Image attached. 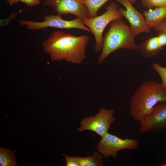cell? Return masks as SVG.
<instances>
[{"instance_id": "603a6c76", "label": "cell", "mask_w": 166, "mask_h": 166, "mask_svg": "<svg viewBox=\"0 0 166 166\" xmlns=\"http://www.w3.org/2000/svg\"><path fill=\"white\" fill-rule=\"evenodd\" d=\"M130 3L133 5L137 1V0H129Z\"/></svg>"}, {"instance_id": "44dd1931", "label": "cell", "mask_w": 166, "mask_h": 166, "mask_svg": "<svg viewBox=\"0 0 166 166\" xmlns=\"http://www.w3.org/2000/svg\"><path fill=\"white\" fill-rule=\"evenodd\" d=\"M62 155L65 157V166H78L77 164L72 160L70 156L65 154H62Z\"/></svg>"}, {"instance_id": "4fadbf2b", "label": "cell", "mask_w": 166, "mask_h": 166, "mask_svg": "<svg viewBox=\"0 0 166 166\" xmlns=\"http://www.w3.org/2000/svg\"><path fill=\"white\" fill-rule=\"evenodd\" d=\"M78 166H101L103 165V156L96 152L90 156L85 157L70 156Z\"/></svg>"}, {"instance_id": "52a82bcc", "label": "cell", "mask_w": 166, "mask_h": 166, "mask_svg": "<svg viewBox=\"0 0 166 166\" xmlns=\"http://www.w3.org/2000/svg\"><path fill=\"white\" fill-rule=\"evenodd\" d=\"M115 111L114 108L107 109L101 108L95 116L83 118L77 130L79 132L86 130L92 131L102 137L108 132L116 119L113 116Z\"/></svg>"}, {"instance_id": "7c38bea8", "label": "cell", "mask_w": 166, "mask_h": 166, "mask_svg": "<svg viewBox=\"0 0 166 166\" xmlns=\"http://www.w3.org/2000/svg\"><path fill=\"white\" fill-rule=\"evenodd\" d=\"M138 46L137 49L144 58L152 57L161 50L158 44L157 36H152Z\"/></svg>"}, {"instance_id": "9a60e30c", "label": "cell", "mask_w": 166, "mask_h": 166, "mask_svg": "<svg viewBox=\"0 0 166 166\" xmlns=\"http://www.w3.org/2000/svg\"><path fill=\"white\" fill-rule=\"evenodd\" d=\"M109 0H83L89 13V18L97 16L99 10Z\"/></svg>"}, {"instance_id": "e0dca14e", "label": "cell", "mask_w": 166, "mask_h": 166, "mask_svg": "<svg viewBox=\"0 0 166 166\" xmlns=\"http://www.w3.org/2000/svg\"><path fill=\"white\" fill-rule=\"evenodd\" d=\"M143 6L151 8L166 6V0H141Z\"/></svg>"}, {"instance_id": "277c9868", "label": "cell", "mask_w": 166, "mask_h": 166, "mask_svg": "<svg viewBox=\"0 0 166 166\" xmlns=\"http://www.w3.org/2000/svg\"><path fill=\"white\" fill-rule=\"evenodd\" d=\"M117 3L113 1L105 7L106 11L99 16L81 19L83 23L91 31L94 37L96 44L94 50L99 52L102 50L103 34L104 29L113 21L123 16L118 10Z\"/></svg>"}, {"instance_id": "8fae6325", "label": "cell", "mask_w": 166, "mask_h": 166, "mask_svg": "<svg viewBox=\"0 0 166 166\" xmlns=\"http://www.w3.org/2000/svg\"><path fill=\"white\" fill-rule=\"evenodd\" d=\"M143 14L148 26L151 28L166 18V6L155 7L154 9L144 10Z\"/></svg>"}, {"instance_id": "7402d4cb", "label": "cell", "mask_w": 166, "mask_h": 166, "mask_svg": "<svg viewBox=\"0 0 166 166\" xmlns=\"http://www.w3.org/2000/svg\"><path fill=\"white\" fill-rule=\"evenodd\" d=\"M10 5L12 6L13 5L17 4L18 2L20 1V0H6Z\"/></svg>"}, {"instance_id": "3957f363", "label": "cell", "mask_w": 166, "mask_h": 166, "mask_svg": "<svg viewBox=\"0 0 166 166\" xmlns=\"http://www.w3.org/2000/svg\"><path fill=\"white\" fill-rule=\"evenodd\" d=\"M135 36L131 28L124 24L122 18L112 21L108 31L103 37L101 53L97 64H101L110 54L119 49H137Z\"/></svg>"}, {"instance_id": "9c48e42d", "label": "cell", "mask_w": 166, "mask_h": 166, "mask_svg": "<svg viewBox=\"0 0 166 166\" xmlns=\"http://www.w3.org/2000/svg\"><path fill=\"white\" fill-rule=\"evenodd\" d=\"M123 5L125 10L118 7L119 12L129 22L130 26L135 36L142 33H148L151 31L146 24L143 14L136 10L130 3L129 0H115Z\"/></svg>"}, {"instance_id": "6da1fadb", "label": "cell", "mask_w": 166, "mask_h": 166, "mask_svg": "<svg viewBox=\"0 0 166 166\" xmlns=\"http://www.w3.org/2000/svg\"><path fill=\"white\" fill-rule=\"evenodd\" d=\"M89 39L85 35L77 36L55 30L43 42L42 46L53 61L65 60L80 64L86 58L85 49Z\"/></svg>"}, {"instance_id": "7a4b0ae2", "label": "cell", "mask_w": 166, "mask_h": 166, "mask_svg": "<svg viewBox=\"0 0 166 166\" xmlns=\"http://www.w3.org/2000/svg\"><path fill=\"white\" fill-rule=\"evenodd\" d=\"M165 102L166 89L156 81H146L137 87L131 97L130 115L140 123L151 113L156 105Z\"/></svg>"}, {"instance_id": "ac0fdd59", "label": "cell", "mask_w": 166, "mask_h": 166, "mask_svg": "<svg viewBox=\"0 0 166 166\" xmlns=\"http://www.w3.org/2000/svg\"><path fill=\"white\" fill-rule=\"evenodd\" d=\"M158 37L159 45L161 49L166 45V34L163 32H159Z\"/></svg>"}, {"instance_id": "5b68a950", "label": "cell", "mask_w": 166, "mask_h": 166, "mask_svg": "<svg viewBox=\"0 0 166 166\" xmlns=\"http://www.w3.org/2000/svg\"><path fill=\"white\" fill-rule=\"evenodd\" d=\"M42 19V21L38 22L30 20H19L18 23L26 26L29 30H36L51 27L60 29H78L92 33L91 30L83 23L81 19L78 18L71 20H66L63 19L61 15L57 14L56 15H45Z\"/></svg>"}, {"instance_id": "8992f818", "label": "cell", "mask_w": 166, "mask_h": 166, "mask_svg": "<svg viewBox=\"0 0 166 166\" xmlns=\"http://www.w3.org/2000/svg\"><path fill=\"white\" fill-rule=\"evenodd\" d=\"M101 138L97 145V149L99 152L105 158L111 156L115 158L117 157L118 152L119 151L123 149H136L139 146L138 140L122 139L108 132Z\"/></svg>"}, {"instance_id": "ba28073f", "label": "cell", "mask_w": 166, "mask_h": 166, "mask_svg": "<svg viewBox=\"0 0 166 166\" xmlns=\"http://www.w3.org/2000/svg\"><path fill=\"white\" fill-rule=\"evenodd\" d=\"M43 5L52 7L61 16L71 14L81 19L89 18L83 0H45Z\"/></svg>"}, {"instance_id": "2e32d148", "label": "cell", "mask_w": 166, "mask_h": 166, "mask_svg": "<svg viewBox=\"0 0 166 166\" xmlns=\"http://www.w3.org/2000/svg\"><path fill=\"white\" fill-rule=\"evenodd\" d=\"M152 69L158 73L161 78V85L166 89V68L156 62L152 64Z\"/></svg>"}, {"instance_id": "d6986e66", "label": "cell", "mask_w": 166, "mask_h": 166, "mask_svg": "<svg viewBox=\"0 0 166 166\" xmlns=\"http://www.w3.org/2000/svg\"><path fill=\"white\" fill-rule=\"evenodd\" d=\"M153 29L157 32H163L166 34V18L156 25Z\"/></svg>"}, {"instance_id": "30bf717a", "label": "cell", "mask_w": 166, "mask_h": 166, "mask_svg": "<svg viewBox=\"0 0 166 166\" xmlns=\"http://www.w3.org/2000/svg\"><path fill=\"white\" fill-rule=\"evenodd\" d=\"M140 124V130L141 133L166 128V102L156 105L151 113Z\"/></svg>"}, {"instance_id": "ffe728a7", "label": "cell", "mask_w": 166, "mask_h": 166, "mask_svg": "<svg viewBox=\"0 0 166 166\" xmlns=\"http://www.w3.org/2000/svg\"><path fill=\"white\" fill-rule=\"evenodd\" d=\"M41 0H20V1L27 5L34 6L39 4Z\"/></svg>"}, {"instance_id": "5bb4252c", "label": "cell", "mask_w": 166, "mask_h": 166, "mask_svg": "<svg viewBox=\"0 0 166 166\" xmlns=\"http://www.w3.org/2000/svg\"><path fill=\"white\" fill-rule=\"evenodd\" d=\"M0 165L18 166L15 156L12 151L7 149L0 147Z\"/></svg>"}]
</instances>
